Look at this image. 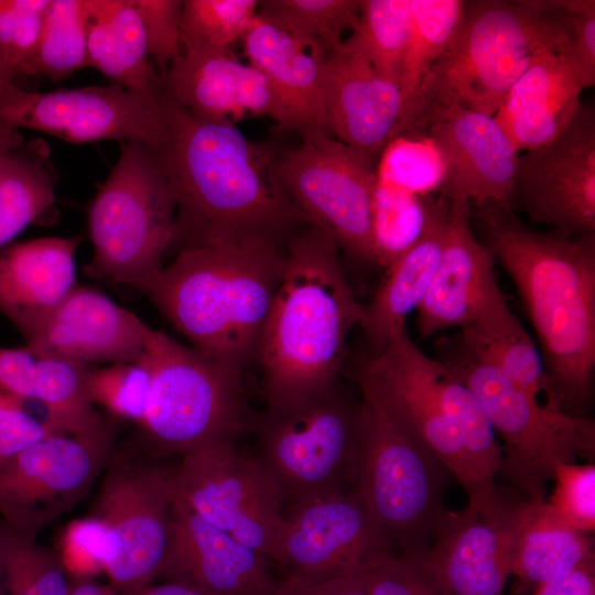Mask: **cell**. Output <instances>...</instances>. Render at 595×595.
<instances>
[{
    "mask_svg": "<svg viewBox=\"0 0 595 595\" xmlns=\"http://www.w3.org/2000/svg\"><path fill=\"white\" fill-rule=\"evenodd\" d=\"M145 359L151 382L140 424L154 452L184 455L234 441L249 429L242 371L214 361L193 347L149 327Z\"/></svg>",
    "mask_w": 595,
    "mask_h": 595,
    "instance_id": "cell-8",
    "label": "cell"
},
{
    "mask_svg": "<svg viewBox=\"0 0 595 595\" xmlns=\"http://www.w3.org/2000/svg\"><path fill=\"white\" fill-rule=\"evenodd\" d=\"M418 364L425 385L457 431L479 478L487 487L494 488L502 452L480 401L468 385L441 360L420 350Z\"/></svg>",
    "mask_w": 595,
    "mask_h": 595,
    "instance_id": "cell-33",
    "label": "cell"
},
{
    "mask_svg": "<svg viewBox=\"0 0 595 595\" xmlns=\"http://www.w3.org/2000/svg\"><path fill=\"white\" fill-rule=\"evenodd\" d=\"M578 78L558 50H543L494 115L516 150L539 148L563 132L583 107Z\"/></svg>",
    "mask_w": 595,
    "mask_h": 595,
    "instance_id": "cell-27",
    "label": "cell"
},
{
    "mask_svg": "<svg viewBox=\"0 0 595 595\" xmlns=\"http://www.w3.org/2000/svg\"><path fill=\"white\" fill-rule=\"evenodd\" d=\"M325 98L329 133L337 140L372 155L396 139L402 118L399 85L344 41L326 57Z\"/></svg>",
    "mask_w": 595,
    "mask_h": 595,
    "instance_id": "cell-25",
    "label": "cell"
},
{
    "mask_svg": "<svg viewBox=\"0 0 595 595\" xmlns=\"http://www.w3.org/2000/svg\"><path fill=\"white\" fill-rule=\"evenodd\" d=\"M511 206L569 237L595 235V116L584 106L552 141L519 153Z\"/></svg>",
    "mask_w": 595,
    "mask_h": 595,
    "instance_id": "cell-17",
    "label": "cell"
},
{
    "mask_svg": "<svg viewBox=\"0 0 595 595\" xmlns=\"http://www.w3.org/2000/svg\"><path fill=\"white\" fill-rule=\"evenodd\" d=\"M57 554L72 577H93L112 561L116 542L107 526L90 515L67 526Z\"/></svg>",
    "mask_w": 595,
    "mask_h": 595,
    "instance_id": "cell-48",
    "label": "cell"
},
{
    "mask_svg": "<svg viewBox=\"0 0 595 595\" xmlns=\"http://www.w3.org/2000/svg\"><path fill=\"white\" fill-rule=\"evenodd\" d=\"M141 19L150 58L162 74L182 54L180 0H133Z\"/></svg>",
    "mask_w": 595,
    "mask_h": 595,
    "instance_id": "cell-49",
    "label": "cell"
},
{
    "mask_svg": "<svg viewBox=\"0 0 595 595\" xmlns=\"http://www.w3.org/2000/svg\"><path fill=\"white\" fill-rule=\"evenodd\" d=\"M415 129L426 131L443 162L447 201L464 198L477 208L488 204L511 206L519 152L494 115L458 106H433L411 131Z\"/></svg>",
    "mask_w": 595,
    "mask_h": 595,
    "instance_id": "cell-20",
    "label": "cell"
},
{
    "mask_svg": "<svg viewBox=\"0 0 595 595\" xmlns=\"http://www.w3.org/2000/svg\"><path fill=\"white\" fill-rule=\"evenodd\" d=\"M71 595H119L111 585L100 584L93 577H72Z\"/></svg>",
    "mask_w": 595,
    "mask_h": 595,
    "instance_id": "cell-55",
    "label": "cell"
},
{
    "mask_svg": "<svg viewBox=\"0 0 595 595\" xmlns=\"http://www.w3.org/2000/svg\"><path fill=\"white\" fill-rule=\"evenodd\" d=\"M86 382L93 404L101 405L118 419L141 424L151 382L145 354L139 361L89 367Z\"/></svg>",
    "mask_w": 595,
    "mask_h": 595,
    "instance_id": "cell-43",
    "label": "cell"
},
{
    "mask_svg": "<svg viewBox=\"0 0 595 595\" xmlns=\"http://www.w3.org/2000/svg\"><path fill=\"white\" fill-rule=\"evenodd\" d=\"M55 201L50 149L33 139L11 150L0 166V247L45 214Z\"/></svg>",
    "mask_w": 595,
    "mask_h": 595,
    "instance_id": "cell-34",
    "label": "cell"
},
{
    "mask_svg": "<svg viewBox=\"0 0 595 595\" xmlns=\"http://www.w3.org/2000/svg\"><path fill=\"white\" fill-rule=\"evenodd\" d=\"M368 595H448L426 548L381 556L364 574Z\"/></svg>",
    "mask_w": 595,
    "mask_h": 595,
    "instance_id": "cell-44",
    "label": "cell"
},
{
    "mask_svg": "<svg viewBox=\"0 0 595 595\" xmlns=\"http://www.w3.org/2000/svg\"><path fill=\"white\" fill-rule=\"evenodd\" d=\"M51 0H0V58L13 76L31 75Z\"/></svg>",
    "mask_w": 595,
    "mask_h": 595,
    "instance_id": "cell-45",
    "label": "cell"
},
{
    "mask_svg": "<svg viewBox=\"0 0 595 595\" xmlns=\"http://www.w3.org/2000/svg\"><path fill=\"white\" fill-rule=\"evenodd\" d=\"M273 595H368L363 575L339 577L307 585L278 582Z\"/></svg>",
    "mask_w": 595,
    "mask_h": 595,
    "instance_id": "cell-52",
    "label": "cell"
},
{
    "mask_svg": "<svg viewBox=\"0 0 595 595\" xmlns=\"http://www.w3.org/2000/svg\"><path fill=\"white\" fill-rule=\"evenodd\" d=\"M476 217L482 242L527 309L555 404L582 415L595 370V235L532 229L504 204L479 207Z\"/></svg>",
    "mask_w": 595,
    "mask_h": 595,
    "instance_id": "cell-2",
    "label": "cell"
},
{
    "mask_svg": "<svg viewBox=\"0 0 595 595\" xmlns=\"http://www.w3.org/2000/svg\"><path fill=\"white\" fill-rule=\"evenodd\" d=\"M176 199L155 152L126 141L88 213L94 279L140 291L173 246Z\"/></svg>",
    "mask_w": 595,
    "mask_h": 595,
    "instance_id": "cell-7",
    "label": "cell"
},
{
    "mask_svg": "<svg viewBox=\"0 0 595 595\" xmlns=\"http://www.w3.org/2000/svg\"><path fill=\"white\" fill-rule=\"evenodd\" d=\"M415 193L377 177L372 204V238L377 264L388 267L421 234L428 217Z\"/></svg>",
    "mask_w": 595,
    "mask_h": 595,
    "instance_id": "cell-41",
    "label": "cell"
},
{
    "mask_svg": "<svg viewBox=\"0 0 595 595\" xmlns=\"http://www.w3.org/2000/svg\"><path fill=\"white\" fill-rule=\"evenodd\" d=\"M86 0H51L31 75L61 80L89 66Z\"/></svg>",
    "mask_w": 595,
    "mask_h": 595,
    "instance_id": "cell-39",
    "label": "cell"
},
{
    "mask_svg": "<svg viewBox=\"0 0 595 595\" xmlns=\"http://www.w3.org/2000/svg\"><path fill=\"white\" fill-rule=\"evenodd\" d=\"M363 317L335 239L313 225L293 236L253 357L267 405L291 404L336 383L348 334Z\"/></svg>",
    "mask_w": 595,
    "mask_h": 595,
    "instance_id": "cell-3",
    "label": "cell"
},
{
    "mask_svg": "<svg viewBox=\"0 0 595 595\" xmlns=\"http://www.w3.org/2000/svg\"><path fill=\"white\" fill-rule=\"evenodd\" d=\"M358 386L351 489L390 553L426 548L445 511L442 498L451 473L366 385Z\"/></svg>",
    "mask_w": 595,
    "mask_h": 595,
    "instance_id": "cell-6",
    "label": "cell"
},
{
    "mask_svg": "<svg viewBox=\"0 0 595 595\" xmlns=\"http://www.w3.org/2000/svg\"><path fill=\"white\" fill-rule=\"evenodd\" d=\"M90 366L39 356L34 400L46 410V423L57 433L91 434L106 429L87 391Z\"/></svg>",
    "mask_w": 595,
    "mask_h": 595,
    "instance_id": "cell-36",
    "label": "cell"
},
{
    "mask_svg": "<svg viewBox=\"0 0 595 595\" xmlns=\"http://www.w3.org/2000/svg\"><path fill=\"white\" fill-rule=\"evenodd\" d=\"M129 595H213L195 586L164 581L160 584H149Z\"/></svg>",
    "mask_w": 595,
    "mask_h": 595,
    "instance_id": "cell-54",
    "label": "cell"
},
{
    "mask_svg": "<svg viewBox=\"0 0 595 595\" xmlns=\"http://www.w3.org/2000/svg\"><path fill=\"white\" fill-rule=\"evenodd\" d=\"M554 489L547 502L572 529L588 533L595 528V466L560 463L553 470Z\"/></svg>",
    "mask_w": 595,
    "mask_h": 595,
    "instance_id": "cell-46",
    "label": "cell"
},
{
    "mask_svg": "<svg viewBox=\"0 0 595 595\" xmlns=\"http://www.w3.org/2000/svg\"><path fill=\"white\" fill-rule=\"evenodd\" d=\"M162 90L193 115L236 125L269 117L291 129L286 110L267 78L231 50H186L160 77Z\"/></svg>",
    "mask_w": 595,
    "mask_h": 595,
    "instance_id": "cell-23",
    "label": "cell"
},
{
    "mask_svg": "<svg viewBox=\"0 0 595 595\" xmlns=\"http://www.w3.org/2000/svg\"><path fill=\"white\" fill-rule=\"evenodd\" d=\"M388 553L354 490L344 488L291 501L267 559L283 582L307 585L363 575Z\"/></svg>",
    "mask_w": 595,
    "mask_h": 595,
    "instance_id": "cell-12",
    "label": "cell"
},
{
    "mask_svg": "<svg viewBox=\"0 0 595 595\" xmlns=\"http://www.w3.org/2000/svg\"><path fill=\"white\" fill-rule=\"evenodd\" d=\"M521 500L496 488L459 511L443 512L426 554L448 595L502 594Z\"/></svg>",
    "mask_w": 595,
    "mask_h": 595,
    "instance_id": "cell-18",
    "label": "cell"
},
{
    "mask_svg": "<svg viewBox=\"0 0 595 595\" xmlns=\"http://www.w3.org/2000/svg\"><path fill=\"white\" fill-rule=\"evenodd\" d=\"M53 433L57 432L29 413L24 400L0 389V461Z\"/></svg>",
    "mask_w": 595,
    "mask_h": 595,
    "instance_id": "cell-50",
    "label": "cell"
},
{
    "mask_svg": "<svg viewBox=\"0 0 595 595\" xmlns=\"http://www.w3.org/2000/svg\"><path fill=\"white\" fill-rule=\"evenodd\" d=\"M420 348L405 326L390 336L385 348L363 360L357 381L366 385L411 433L426 444L461 483L468 501L491 496L494 488L479 478L461 437L425 385L419 369Z\"/></svg>",
    "mask_w": 595,
    "mask_h": 595,
    "instance_id": "cell-19",
    "label": "cell"
},
{
    "mask_svg": "<svg viewBox=\"0 0 595 595\" xmlns=\"http://www.w3.org/2000/svg\"><path fill=\"white\" fill-rule=\"evenodd\" d=\"M447 199L429 206L420 236L388 267L386 279L368 305L359 327L371 356L380 353L390 336L405 326V317L418 310L429 290L443 249Z\"/></svg>",
    "mask_w": 595,
    "mask_h": 595,
    "instance_id": "cell-29",
    "label": "cell"
},
{
    "mask_svg": "<svg viewBox=\"0 0 595 595\" xmlns=\"http://www.w3.org/2000/svg\"><path fill=\"white\" fill-rule=\"evenodd\" d=\"M159 578L213 595H273L278 586L262 554L206 521L176 494Z\"/></svg>",
    "mask_w": 595,
    "mask_h": 595,
    "instance_id": "cell-22",
    "label": "cell"
},
{
    "mask_svg": "<svg viewBox=\"0 0 595 595\" xmlns=\"http://www.w3.org/2000/svg\"><path fill=\"white\" fill-rule=\"evenodd\" d=\"M23 143L24 139L18 129L0 127V166L10 151Z\"/></svg>",
    "mask_w": 595,
    "mask_h": 595,
    "instance_id": "cell-56",
    "label": "cell"
},
{
    "mask_svg": "<svg viewBox=\"0 0 595 595\" xmlns=\"http://www.w3.org/2000/svg\"><path fill=\"white\" fill-rule=\"evenodd\" d=\"M163 134L152 149L176 199L173 245L261 235L282 240L306 221L275 163L234 123L199 118L160 89Z\"/></svg>",
    "mask_w": 595,
    "mask_h": 595,
    "instance_id": "cell-1",
    "label": "cell"
},
{
    "mask_svg": "<svg viewBox=\"0 0 595 595\" xmlns=\"http://www.w3.org/2000/svg\"><path fill=\"white\" fill-rule=\"evenodd\" d=\"M76 237H44L0 253V312L25 340L76 284Z\"/></svg>",
    "mask_w": 595,
    "mask_h": 595,
    "instance_id": "cell-28",
    "label": "cell"
},
{
    "mask_svg": "<svg viewBox=\"0 0 595 595\" xmlns=\"http://www.w3.org/2000/svg\"><path fill=\"white\" fill-rule=\"evenodd\" d=\"M257 0H185L181 42L186 50H229L257 15Z\"/></svg>",
    "mask_w": 595,
    "mask_h": 595,
    "instance_id": "cell-42",
    "label": "cell"
},
{
    "mask_svg": "<svg viewBox=\"0 0 595 595\" xmlns=\"http://www.w3.org/2000/svg\"><path fill=\"white\" fill-rule=\"evenodd\" d=\"M0 127L31 129L71 143L137 140L155 149L163 134L159 102L118 84L44 93L0 87Z\"/></svg>",
    "mask_w": 595,
    "mask_h": 595,
    "instance_id": "cell-16",
    "label": "cell"
},
{
    "mask_svg": "<svg viewBox=\"0 0 595 595\" xmlns=\"http://www.w3.org/2000/svg\"><path fill=\"white\" fill-rule=\"evenodd\" d=\"M12 73L7 68L0 58V87L9 82L13 80Z\"/></svg>",
    "mask_w": 595,
    "mask_h": 595,
    "instance_id": "cell-57",
    "label": "cell"
},
{
    "mask_svg": "<svg viewBox=\"0 0 595 595\" xmlns=\"http://www.w3.org/2000/svg\"><path fill=\"white\" fill-rule=\"evenodd\" d=\"M172 477L176 496L196 513L267 559L285 499L256 456L220 441L182 455Z\"/></svg>",
    "mask_w": 595,
    "mask_h": 595,
    "instance_id": "cell-15",
    "label": "cell"
},
{
    "mask_svg": "<svg viewBox=\"0 0 595 595\" xmlns=\"http://www.w3.org/2000/svg\"><path fill=\"white\" fill-rule=\"evenodd\" d=\"M474 391L504 442L499 473L527 499H547L545 484L560 463L593 456L595 423L584 415L548 407L506 378L495 366L447 342L440 358Z\"/></svg>",
    "mask_w": 595,
    "mask_h": 595,
    "instance_id": "cell-9",
    "label": "cell"
},
{
    "mask_svg": "<svg viewBox=\"0 0 595 595\" xmlns=\"http://www.w3.org/2000/svg\"><path fill=\"white\" fill-rule=\"evenodd\" d=\"M494 257L476 238L469 202L447 201L446 230L441 257L418 311L421 338L447 329H463L502 295Z\"/></svg>",
    "mask_w": 595,
    "mask_h": 595,
    "instance_id": "cell-24",
    "label": "cell"
},
{
    "mask_svg": "<svg viewBox=\"0 0 595 595\" xmlns=\"http://www.w3.org/2000/svg\"><path fill=\"white\" fill-rule=\"evenodd\" d=\"M565 39L566 58L583 89L595 84V1L547 0Z\"/></svg>",
    "mask_w": 595,
    "mask_h": 595,
    "instance_id": "cell-47",
    "label": "cell"
},
{
    "mask_svg": "<svg viewBox=\"0 0 595 595\" xmlns=\"http://www.w3.org/2000/svg\"><path fill=\"white\" fill-rule=\"evenodd\" d=\"M532 595H595V561L537 586Z\"/></svg>",
    "mask_w": 595,
    "mask_h": 595,
    "instance_id": "cell-53",
    "label": "cell"
},
{
    "mask_svg": "<svg viewBox=\"0 0 595 595\" xmlns=\"http://www.w3.org/2000/svg\"><path fill=\"white\" fill-rule=\"evenodd\" d=\"M410 30V0H361L358 21L344 44L399 85Z\"/></svg>",
    "mask_w": 595,
    "mask_h": 595,
    "instance_id": "cell-37",
    "label": "cell"
},
{
    "mask_svg": "<svg viewBox=\"0 0 595 595\" xmlns=\"http://www.w3.org/2000/svg\"><path fill=\"white\" fill-rule=\"evenodd\" d=\"M359 403L338 381L286 405H267L251 419L256 457L285 501L346 488L357 452Z\"/></svg>",
    "mask_w": 595,
    "mask_h": 595,
    "instance_id": "cell-10",
    "label": "cell"
},
{
    "mask_svg": "<svg viewBox=\"0 0 595 595\" xmlns=\"http://www.w3.org/2000/svg\"><path fill=\"white\" fill-rule=\"evenodd\" d=\"M149 325L102 292L76 285L26 339L36 356L84 366L139 361Z\"/></svg>",
    "mask_w": 595,
    "mask_h": 595,
    "instance_id": "cell-21",
    "label": "cell"
},
{
    "mask_svg": "<svg viewBox=\"0 0 595 595\" xmlns=\"http://www.w3.org/2000/svg\"><path fill=\"white\" fill-rule=\"evenodd\" d=\"M281 241L249 235L182 248L140 292L194 349L242 371L282 277Z\"/></svg>",
    "mask_w": 595,
    "mask_h": 595,
    "instance_id": "cell-4",
    "label": "cell"
},
{
    "mask_svg": "<svg viewBox=\"0 0 595 595\" xmlns=\"http://www.w3.org/2000/svg\"><path fill=\"white\" fill-rule=\"evenodd\" d=\"M410 6L411 30L399 82L402 98L400 126L426 74L452 41L458 28L465 1L410 0Z\"/></svg>",
    "mask_w": 595,
    "mask_h": 595,
    "instance_id": "cell-35",
    "label": "cell"
},
{
    "mask_svg": "<svg viewBox=\"0 0 595 595\" xmlns=\"http://www.w3.org/2000/svg\"><path fill=\"white\" fill-rule=\"evenodd\" d=\"M548 48L566 57L563 31L547 0L465 1L453 39L423 79L397 138L411 132L433 106L495 115L515 82Z\"/></svg>",
    "mask_w": 595,
    "mask_h": 595,
    "instance_id": "cell-5",
    "label": "cell"
},
{
    "mask_svg": "<svg viewBox=\"0 0 595 595\" xmlns=\"http://www.w3.org/2000/svg\"><path fill=\"white\" fill-rule=\"evenodd\" d=\"M458 342L470 353L495 366L516 386L548 407L555 404L539 349L509 309L504 294L469 326L461 329Z\"/></svg>",
    "mask_w": 595,
    "mask_h": 595,
    "instance_id": "cell-32",
    "label": "cell"
},
{
    "mask_svg": "<svg viewBox=\"0 0 595 595\" xmlns=\"http://www.w3.org/2000/svg\"><path fill=\"white\" fill-rule=\"evenodd\" d=\"M112 428L53 433L0 461V517L35 539L89 491L110 454Z\"/></svg>",
    "mask_w": 595,
    "mask_h": 595,
    "instance_id": "cell-13",
    "label": "cell"
},
{
    "mask_svg": "<svg viewBox=\"0 0 595 595\" xmlns=\"http://www.w3.org/2000/svg\"><path fill=\"white\" fill-rule=\"evenodd\" d=\"M175 490L172 469L116 458L105 474L91 516L116 542L105 572L119 595L160 577L169 549Z\"/></svg>",
    "mask_w": 595,
    "mask_h": 595,
    "instance_id": "cell-14",
    "label": "cell"
},
{
    "mask_svg": "<svg viewBox=\"0 0 595 595\" xmlns=\"http://www.w3.org/2000/svg\"><path fill=\"white\" fill-rule=\"evenodd\" d=\"M361 0H264L257 14L295 36L321 43L329 52L358 21Z\"/></svg>",
    "mask_w": 595,
    "mask_h": 595,
    "instance_id": "cell-40",
    "label": "cell"
},
{
    "mask_svg": "<svg viewBox=\"0 0 595 595\" xmlns=\"http://www.w3.org/2000/svg\"><path fill=\"white\" fill-rule=\"evenodd\" d=\"M248 64L268 80L291 129L302 137L331 134L326 113L325 62L318 42L295 36L256 15L241 37Z\"/></svg>",
    "mask_w": 595,
    "mask_h": 595,
    "instance_id": "cell-26",
    "label": "cell"
},
{
    "mask_svg": "<svg viewBox=\"0 0 595 595\" xmlns=\"http://www.w3.org/2000/svg\"><path fill=\"white\" fill-rule=\"evenodd\" d=\"M6 595H71L72 577L57 553L0 522Z\"/></svg>",
    "mask_w": 595,
    "mask_h": 595,
    "instance_id": "cell-38",
    "label": "cell"
},
{
    "mask_svg": "<svg viewBox=\"0 0 595 595\" xmlns=\"http://www.w3.org/2000/svg\"><path fill=\"white\" fill-rule=\"evenodd\" d=\"M89 66L127 90L159 102L160 77L133 0H86Z\"/></svg>",
    "mask_w": 595,
    "mask_h": 595,
    "instance_id": "cell-30",
    "label": "cell"
},
{
    "mask_svg": "<svg viewBox=\"0 0 595 595\" xmlns=\"http://www.w3.org/2000/svg\"><path fill=\"white\" fill-rule=\"evenodd\" d=\"M39 356L25 347H0V389L24 401L34 400Z\"/></svg>",
    "mask_w": 595,
    "mask_h": 595,
    "instance_id": "cell-51",
    "label": "cell"
},
{
    "mask_svg": "<svg viewBox=\"0 0 595 595\" xmlns=\"http://www.w3.org/2000/svg\"><path fill=\"white\" fill-rule=\"evenodd\" d=\"M0 595H6V588H4V582H3V575H2L1 565H0Z\"/></svg>",
    "mask_w": 595,
    "mask_h": 595,
    "instance_id": "cell-58",
    "label": "cell"
},
{
    "mask_svg": "<svg viewBox=\"0 0 595 595\" xmlns=\"http://www.w3.org/2000/svg\"><path fill=\"white\" fill-rule=\"evenodd\" d=\"M595 561L593 541L565 524L547 499L521 500L515 531L511 574L534 587Z\"/></svg>",
    "mask_w": 595,
    "mask_h": 595,
    "instance_id": "cell-31",
    "label": "cell"
},
{
    "mask_svg": "<svg viewBox=\"0 0 595 595\" xmlns=\"http://www.w3.org/2000/svg\"><path fill=\"white\" fill-rule=\"evenodd\" d=\"M277 177L304 219L357 259L377 263L372 204L377 172L371 155L331 134L303 137L275 163Z\"/></svg>",
    "mask_w": 595,
    "mask_h": 595,
    "instance_id": "cell-11",
    "label": "cell"
}]
</instances>
